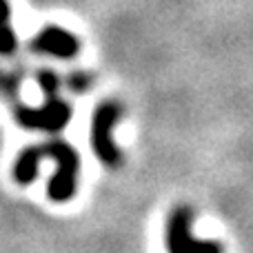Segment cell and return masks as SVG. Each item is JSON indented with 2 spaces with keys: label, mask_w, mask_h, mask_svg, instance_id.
<instances>
[{
  "label": "cell",
  "mask_w": 253,
  "mask_h": 253,
  "mask_svg": "<svg viewBox=\"0 0 253 253\" xmlns=\"http://www.w3.org/2000/svg\"><path fill=\"white\" fill-rule=\"evenodd\" d=\"M123 118V107L116 100H105L96 107L91 118V147L96 158L109 169H118L125 156L114 140V126Z\"/></svg>",
  "instance_id": "2"
},
{
  "label": "cell",
  "mask_w": 253,
  "mask_h": 253,
  "mask_svg": "<svg viewBox=\"0 0 253 253\" xmlns=\"http://www.w3.org/2000/svg\"><path fill=\"white\" fill-rule=\"evenodd\" d=\"M18 49V36L16 31L7 25H0V56H11Z\"/></svg>",
  "instance_id": "8"
},
{
  "label": "cell",
  "mask_w": 253,
  "mask_h": 253,
  "mask_svg": "<svg viewBox=\"0 0 253 253\" xmlns=\"http://www.w3.org/2000/svg\"><path fill=\"white\" fill-rule=\"evenodd\" d=\"M74 109L67 100L58 96H44V102L40 107H29L22 102H13V118L27 131H47L58 133L69 125Z\"/></svg>",
  "instance_id": "3"
},
{
  "label": "cell",
  "mask_w": 253,
  "mask_h": 253,
  "mask_svg": "<svg viewBox=\"0 0 253 253\" xmlns=\"http://www.w3.org/2000/svg\"><path fill=\"white\" fill-rule=\"evenodd\" d=\"M20 76L11 74V71H2L0 69V96H9V98H18L20 91Z\"/></svg>",
  "instance_id": "7"
},
{
  "label": "cell",
  "mask_w": 253,
  "mask_h": 253,
  "mask_svg": "<svg viewBox=\"0 0 253 253\" xmlns=\"http://www.w3.org/2000/svg\"><path fill=\"white\" fill-rule=\"evenodd\" d=\"M67 87L74 93H84L91 87V74H84V71H74V74L67 78Z\"/></svg>",
  "instance_id": "9"
},
{
  "label": "cell",
  "mask_w": 253,
  "mask_h": 253,
  "mask_svg": "<svg viewBox=\"0 0 253 253\" xmlns=\"http://www.w3.org/2000/svg\"><path fill=\"white\" fill-rule=\"evenodd\" d=\"M191 211L187 207H175L167 220V249L169 253H222L220 242L198 240L191 231Z\"/></svg>",
  "instance_id": "4"
},
{
  "label": "cell",
  "mask_w": 253,
  "mask_h": 253,
  "mask_svg": "<svg viewBox=\"0 0 253 253\" xmlns=\"http://www.w3.org/2000/svg\"><path fill=\"white\" fill-rule=\"evenodd\" d=\"M42 158H51L56 162V173L49 178L47 196L51 202L62 205L69 202L78 187V171H80V156L69 142L65 140H49L38 144Z\"/></svg>",
  "instance_id": "1"
},
{
  "label": "cell",
  "mask_w": 253,
  "mask_h": 253,
  "mask_svg": "<svg viewBox=\"0 0 253 253\" xmlns=\"http://www.w3.org/2000/svg\"><path fill=\"white\" fill-rule=\"evenodd\" d=\"M31 49L38 53H44V56L69 60L80 51V40L71 31L62 29V27L49 25L31 38Z\"/></svg>",
  "instance_id": "5"
},
{
  "label": "cell",
  "mask_w": 253,
  "mask_h": 253,
  "mask_svg": "<svg viewBox=\"0 0 253 253\" xmlns=\"http://www.w3.org/2000/svg\"><path fill=\"white\" fill-rule=\"evenodd\" d=\"M40 160H42V153H40L38 144H31V147L22 149L18 153L16 162H13V180L22 187L31 184L38 175V167H40Z\"/></svg>",
  "instance_id": "6"
},
{
  "label": "cell",
  "mask_w": 253,
  "mask_h": 253,
  "mask_svg": "<svg viewBox=\"0 0 253 253\" xmlns=\"http://www.w3.org/2000/svg\"><path fill=\"white\" fill-rule=\"evenodd\" d=\"M9 16H11V7L7 0H0V25H7Z\"/></svg>",
  "instance_id": "10"
}]
</instances>
